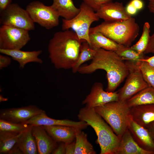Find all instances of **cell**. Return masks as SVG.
<instances>
[{
  "label": "cell",
  "instance_id": "cell-1",
  "mask_svg": "<svg viewBox=\"0 0 154 154\" xmlns=\"http://www.w3.org/2000/svg\"><path fill=\"white\" fill-rule=\"evenodd\" d=\"M99 69L106 71L108 84L106 91L114 92L127 76L129 69L125 61L114 51L102 48L96 50L95 56L89 64L81 65L78 72L90 74Z\"/></svg>",
  "mask_w": 154,
  "mask_h": 154
},
{
  "label": "cell",
  "instance_id": "cell-2",
  "mask_svg": "<svg viewBox=\"0 0 154 154\" xmlns=\"http://www.w3.org/2000/svg\"><path fill=\"white\" fill-rule=\"evenodd\" d=\"M73 30L68 29L55 33L48 47L50 61L57 69H72L76 64L81 43Z\"/></svg>",
  "mask_w": 154,
  "mask_h": 154
},
{
  "label": "cell",
  "instance_id": "cell-3",
  "mask_svg": "<svg viewBox=\"0 0 154 154\" xmlns=\"http://www.w3.org/2000/svg\"><path fill=\"white\" fill-rule=\"evenodd\" d=\"M77 116L80 121L86 122L94 130L100 154H117L121 139L94 108L85 106L80 110Z\"/></svg>",
  "mask_w": 154,
  "mask_h": 154
},
{
  "label": "cell",
  "instance_id": "cell-4",
  "mask_svg": "<svg viewBox=\"0 0 154 154\" xmlns=\"http://www.w3.org/2000/svg\"><path fill=\"white\" fill-rule=\"evenodd\" d=\"M139 29L135 19L131 17L122 21H104L90 28L89 33L100 32L119 44L130 46L138 36Z\"/></svg>",
  "mask_w": 154,
  "mask_h": 154
},
{
  "label": "cell",
  "instance_id": "cell-5",
  "mask_svg": "<svg viewBox=\"0 0 154 154\" xmlns=\"http://www.w3.org/2000/svg\"><path fill=\"white\" fill-rule=\"evenodd\" d=\"M94 108L121 139L128 129L131 118L130 108L127 101L119 100L112 101Z\"/></svg>",
  "mask_w": 154,
  "mask_h": 154
},
{
  "label": "cell",
  "instance_id": "cell-6",
  "mask_svg": "<svg viewBox=\"0 0 154 154\" xmlns=\"http://www.w3.org/2000/svg\"><path fill=\"white\" fill-rule=\"evenodd\" d=\"M79 8V13L74 18L70 20L62 19V29L63 31L72 29L79 39L87 42L89 44L90 26L100 18L95 11L84 3L82 2Z\"/></svg>",
  "mask_w": 154,
  "mask_h": 154
},
{
  "label": "cell",
  "instance_id": "cell-7",
  "mask_svg": "<svg viewBox=\"0 0 154 154\" xmlns=\"http://www.w3.org/2000/svg\"><path fill=\"white\" fill-rule=\"evenodd\" d=\"M129 69L125 82L118 92L119 100L127 101L149 86L144 80L140 68V63L125 61Z\"/></svg>",
  "mask_w": 154,
  "mask_h": 154
},
{
  "label": "cell",
  "instance_id": "cell-8",
  "mask_svg": "<svg viewBox=\"0 0 154 154\" xmlns=\"http://www.w3.org/2000/svg\"><path fill=\"white\" fill-rule=\"evenodd\" d=\"M0 23L28 31L33 30L34 23L26 10L17 4H11L4 10L0 11Z\"/></svg>",
  "mask_w": 154,
  "mask_h": 154
},
{
  "label": "cell",
  "instance_id": "cell-9",
  "mask_svg": "<svg viewBox=\"0 0 154 154\" xmlns=\"http://www.w3.org/2000/svg\"><path fill=\"white\" fill-rule=\"evenodd\" d=\"M26 9L34 22L46 29H50L59 24L60 16L51 5L46 6L38 1L29 3Z\"/></svg>",
  "mask_w": 154,
  "mask_h": 154
},
{
  "label": "cell",
  "instance_id": "cell-10",
  "mask_svg": "<svg viewBox=\"0 0 154 154\" xmlns=\"http://www.w3.org/2000/svg\"><path fill=\"white\" fill-rule=\"evenodd\" d=\"M30 40L28 31L5 25L0 27V49H21Z\"/></svg>",
  "mask_w": 154,
  "mask_h": 154
},
{
  "label": "cell",
  "instance_id": "cell-11",
  "mask_svg": "<svg viewBox=\"0 0 154 154\" xmlns=\"http://www.w3.org/2000/svg\"><path fill=\"white\" fill-rule=\"evenodd\" d=\"M118 100L117 91H105L102 83L96 82L92 86L89 94L82 101V104L89 108H95L111 102Z\"/></svg>",
  "mask_w": 154,
  "mask_h": 154
},
{
  "label": "cell",
  "instance_id": "cell-12",
  "mask_svg": "<svg viewBox=\"0 0 154 154\" xmlns=\"http://www.w3.org/2000/svg\"><path fill=\"white\" fill-rule=\"evenodd\" d=\"M45 112L34 105L2 109L0 119L17 123H25L35 116Z\"/></svg>",
  "mask_w": 154,
  "mask_h": 154
},
{
  "label": "cell",
  "instance_id": "cell-13",
  "mask_svg": "<svg viewBox=\"0 0 154 154\" xmlns=\"http://www.w3.org/2000/svg\"><path fill=\"white\" fill-rule=\"evenodd\" d=\"M96 12L100 19L106 22L123 21L132 17L127 12L123 3L118 2L112 1L103 4Z\"/></svg>",
  "mask_w": 154,
  "mask_h": 154
},
{
  "label": "cell",
  "instance_id": "cell-14",
  "mask_svg": "<svg viewBox=\"0 0 154 154\" xmlns=\"http://www.w3.org/2000/svg\"><path fill=\"white\" fill-rule=\"evenodd\" d=\"M128 129L135 141L141 148L154 154V140L147 128L138 124L131 118Z\"/></svg>",
  "mask_w": 154,
  "mask_h": 154
},
{
  "label": "cell",
  "instance_id": "cell-15",
  "mask_svg": "<svg viewBox=\"0 0 154 154\" xmlns=\"http://www.w3.org/2000/svg\"><path fill=\"white\" fill-rule=\"evenodd\" d=\"M25 123L32 125L40 126L65 125L82 129L88 126L85 122L74 121L68 119H57L48 117L45 112L38 114L27 121Z\"/></svg>",
  "mask_w": 154,
  "mask_h": 154
},
{
  "label": "cell",
  "instance_id": "cell-16",
  "mask_svg": "<svg viewBox=\"0 0 154 154\" xmlns=\"http://www.w3.org/2000/svg\"><path fill=\"white\" fill-rule=\"evenodd\" d=\"M31 131L37 144L39 154H50L57 145L42 126L32 125Z\"/></svg>",
  "mask_w": 154,
  "mask_h": 154
},
{
  "label": "cell",
  "instance_id": "cell-17",
  "mask_svg": "<svg viewBox=\"0 0 154 154\" xmlns=\"http://www.w3.org/2000/svg\"><path fill=\"white\" fill-rule=\"evenodd\" d=\"M38 50L32 51H24L19 50H5L0 49V52L8 55L17 61L20 68H24L26 65L30 62L43 63L42 60L38 56L42 52Z\"/></svg>",
  "mask_w": 154,
  "mask_h": 154
},
{
  "label": "cell",
  "instance_id": "cell-18",
  "mask_svg": "<svg viewBox=\"0 0 154 154\" xmlns=\"http://www.w3.org/2000/svg\"><path fill=\"white\" fill-rule=\"evenodd\" d=\"M42 126L55 141L65 143L75 140L77 129L78 128L60 125Z\"/></svg>",
  "mask_w": 154,
  "mask_h": 154
},
{
  "label": "cell",
  "instance_id": "cell-19",
  "mask_svg": "<svg viewBox=\"0 0 154 154\" xmlns=\"http://www.w3.org/2000/svg\"><path fill=\"white\" fill-rule=\"evenodd\" d=\"M132 119L141 126L146 128L154 121V104L137 106L130 108Z\"/></svg>",
  "mask_w": 154,
  "mask_h": 154
},
{
  "label": "cell",
  "instance_id": "cell-20",
  "mask_svg": "<svg viewBox=\"0 0 154 154\" xmlns=\"http://www.w3.org/2000/svg\"><path fill=\"white\" fill-rule=\"evenodd\" d=\"M117 154H153L141 148L137 143L128 129L122 135Z\"/></svg>",
  "mask_w": 154,
  "mask_h": 154
},
{
  "label": "cell",
  "instance_id": "cell-21",
  "mask_svg": "<svg viewBox=\"0 0 154 154\" xmlns=\"http://www.w3.org/2000/svg\"><path fill=\"white\" fill-rule=\"evenodd\" d=\"M89 45L95 50L102 48L106 50L116 51L119 44L99 32L89 33Z\"/></svg>",
  "mask_w": 154,
  "mask_h": 154
},
{
  "label": "cell",
  "instance_id": "cell-22",
  "mask_svg": "<svg viewBox=\"0 0 154 154\" xmlns=\"http://www.w3.org/2000/svg\"><path fill=\"white\" fill-rule=\"evenodd\" d=\"M51 6L60 17L66 20L75 17L79 12L80 8L76 7L72 0H52Z\"/></svg>",
  "mask_w": 154,
  "mask_h": 154
},
{
  "label": "cell",
  "instance_id": "cell-23",
  "mask_svg": "<svg viewBox=\"0 0 154 154\" xmlns=\"http://www.w3.org/2000/svg\"><path fill=\"white\" fill-rule=\"evenodd\" d=\"M32 125L24 131L16 143L23 154H38L35 138L31 131Z\"/></svg>",
  "mask_w": 154,
  "mask_h": 154
},
{
  "label": "cell",
  "instance_id": "cell-24",
  "mask_svg": "<svg viewBox=\"0 0 154 154\" xmlns=\"http://www.w3.org/2000/svg\"><path fill=\"white\" fill-rule=\"evenodd\" d=\"M126 101L130 108L138 105L154 104V88L149 86Z\"/></svg>",
  "mask_w": 154,
  "mask_h": 154
},
{
  "label": "cell",
  "instance_id": "cell-25",
  "mask_svg": "<svg viewBox=\"0 0 154 154\" xmlns=\"http://www.w3.org/2000/svg\"><path fill=\"white\" fill-rule=\"evenodd\" d=\"M78 128L75 137V147L74 154H96L93 147L88 141L87 135Z\"/></svg>",
  "mask_w": 154,
  "mask_h": 154
},
{
  "label": "cell",
  "instance_id": "cell-26",
  "mask_svg": "<svg viewBox=\"0 0 154 154\" xmlns=\"http://www.w3.org/2000/svg\"><path fill=\"white\" fill-rule=\"evenodd\" d=\"M96 52V50L92 48L87 42H82L78 60L72 69V72L75 73L78 72L79 68L84 63L93 58Z\"/></svg>",
  "mask_w": 154,
  "mask_h": 154
},
{
  "label": "cell",
  "instance_id": "cell-27",
  "mask_svg": "<svg viewBox=\"0 0 154 154\" xmlns=\"http://www.w3.org/2000/svg\"><path fill=\"white\" fill-rule=\"evenodd\" d=\"M23 132L15 133L0 132V153L8 154Z\"/></svg>",
  "mask_w": 154,
  "mask_h": 154
},
{
  "label": "cell",
  "instance_id": "cell-28",
  "mask_svg": "<svg viewBox=\"0 0 154 154\" xmlns=\"http://www.w3.org/2000/svg\"><path fill=\"white\" fill-rule=\"evenodd\" d=\"M115 52L124 61L128 60L136 63H140L145 56L144 54H140L131 46L119 44Z\"/></svg>",
  "mask_w": 154,
  "mask_h": 154
},
{
  "label": "cell",
  "instance_id": "cell-29",
  "mask_svg": "<svg viewBox=\"0 0 154 154\" xmlns=\"http://www.w3.org/2000/svg\"><path fill=\"white\" fill-rule=\"evenodd\" d=\"M150 32L149 23L148 22H145L143 25L142 34L140 39L135 44L131 46V48L140 54H144L149 40Z\"/></svg>",
  "mask_w": 154,
  "mask_h": 154
},
{
  "label": "cell",
  "instance_id": "cell-30",
  "mask_svg": "<svg viewBox=\"0 0 154 154\" xmlns=\"http://www.w3.org/2000/svg\"><path fill=\"white\" fill-rule=\"evenodd\" d=\"M30 125L17 123L0 119V132L19 133L26 130Z\"/></svg>",
  "mask_w": 154,
  "mask_h": 154
},
{
  "label": "cell",
  "instance_id": "cell-31",
  "mask_svg": "<svg viewBox=\"0 0 154 154\" xmlns=\"http://www.w3.org/2000/svg\"><path fill=\"white\" fill-rule=\"evenodd\" d=\"M140 68L143 78L149 86L154 88V68L146 62L141 61Z\"/></svg>",
  "mask_w": 154,
  "mask_h": 154
},
{
  "label": "cell",
  "instance_id": "cell-32",
  "mask_svg": "<svg viewBox=\"0 0 154 154\" xmlns=\"http://www.w3.org/2000/svg\"><path fill=\"white\" fill-rule=\"evenodd\" d=\"M96 12L102 5L112 1V0H81Z\"/></svg>",
  "mask_w": 154,
  "mask_h": 154
},
{
  "label": "cell",
  "instance_id": "cell-33",
  "mask_svg": "<svg viewBox=\"0 0 154 154\" xmlns=\"http://www.w3.org/2000/svg\"><path fill=\"white\" fill-rule=\"evenodd\" d=\"M5 55H0V69L1 70L7 67L11 63L10 57Z\"/></svg>",
  "mask_w": 154,
  "mask_h": 154
},
{
  "label": "cell",
  "instance_id": "cell-34",
  "mask_svg": "<svg viewBox=\"0 0 154 154\" xmlns=\"http://www.w3.org/2000/svg\"><path fill=\"white\" fill-rule=\"evenodd\" d=\"M154 53V32L151 36L147 47L144 54Z\"/></svg>",
  "mask_w": 154,
  "mask_h": 154
},
{
  "label": "cell",
  "instance_id": "cell-35",
  "mask_svg": "<svg viewBox=\"0 0 154 154\" xmlns=\"http://www.w3.org/2000/svg\"><path fill=\"white\" fill-rule=\"evenodd\" d=\"M75 147V140L72 142L65 143V154H74Z\"/></svg>",
  "mask_w": 154,
  "mask_h": 154
},
{
  "label": "cell",
  "instance_id": "cell-36",
  "mask_svg": "<svg viewBox=\"0 0 154 154\" xmlns=\"http://www.w3.org/2000/svg\"><path fill=\"white\" fill-rule=\"evenodd\" d=\"M52 154H65V143L63 142H59L56 148L52 152Z\"/></svg>",
  "mask_w": 154,
  "mask_h": 154
},
{
  "label": "cell",
  "instance_id": "cell-37",
  "mask_svg": "<svg viewBox=\"0 0 154 154\" xmlns=\"http://www.w3.org/2000/svg\"><path fill=\"white\" fill-rule=\"evenodd\" d=\"M125 9L127 13L131 16L135 15L138 11L130 2L125 7Z\"/></svg>",
  "mask_w": 154,
  "mask_h": 154
},
{
  "label": "cell",
  "instance_id": "cell-38",
  "mask_svg": "<svg viewBox=\"0 0 154 154\" xmlns=\"http://www.w3.org/2000/svg\"><path fill=\"white\" fill-rule=\"evenodd\" d=\"M138 10L142 9L144 3L142 0H132L130 2Z\"/></svg>",
  "mask_w": 154,
  "mask_h": 154
},
{
  "label": "cell",
  "instance_id": "cell-39",
  "mask_svg": "<svg viewBox=\"0 0 154 154\" xmlns=\"http://www.w3.org/2000/svg\"><path fill=\"white\" fill-rule=\"evenodd\" d=\"M12 0H0V11L5 9L11 4Z\"/></svg>",
  "mask_w": 154,
  "mask_h": 154
},
{
  "label": "cell",
  "instance_id": "cell-40",
  "mask_svg": "<svg viewBox=\"0 0 154 154\" xmlns=\"http://www.w3.org/2000/svg\"><path fill=\"white\" fill-rule=\"evenodd\" d=\"M9 154H23L19 147L16 144L8 152Z\"/></svg>",
  "mask_w": 154,
  "mask_h": 154
},
{
  "label": "cell",
  "instance_id": "cell-41",
  "mask_svg": "<svg viewBox=\"0 0 154 154\" xmlns=\"http://www.w3.org/2000/svg\"><path fill=\"white\" fill-rule=\"evenodd\" d=\"M141 61L146 62L150 66L154 68V55L150 57L145 56Z\"/></svg>",
  "mask_w": 154,
  "mask_h": 154
},
{
  "label": "cell",
  "instance_id": "cell-42",
  "mask_svg": "<svg viewBox=\"0 0 154 154\" xmlns=\"http://www.w3.org/2000/svg\"><path fill=\"white\" fill-rule=\"evenodd\" d=\"M146 128L148 130L154 140V121L149 123Z\"/></svg>",
  "mask_w": 154,
  "mask_h": 154
},
{
  "label": "cell",
  "instance_id": "cell-43",
  "mask_svg": "<svg viewBox=\"0 0 154 154\" xmlns=\"http://www.w3.org/2000/svg\"><path fill=\"white\" fill-rule=\"evenodd\" d=\"M148 4L147 6L150 12L154 14V0H148Z\"/></svg>",
  "mask_w": 154,
  "mask_h": 154
},
{
  "label": "cell",
  "instance_id": "cell-44",
  "mask_svg": "<svg viewBox=\"0 0 154 154\" xmlns=\"http://www.w3.org/2000/svg\"><path fill=\"white\" fill-rule=\"evenodd\" d=\"M8 99L7 98L4 97L1 95H0V102H3L7 101Z\"/></svg>",
  "mask_w": 154,
  "mask_h": 154
}]
</instances>
